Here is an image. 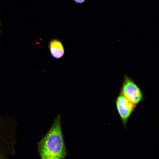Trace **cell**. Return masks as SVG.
I'll use <instances>...</instances> for the list:
<instances>
[{
	"instance_id": "1",
	"label": "cell",
	"mask_w": 159,
	"mask_h": 159,
	"mask_svg": "<svg viewBox=\"0 0 159 159\" xmlns=\"http://www.w3.org/2000/svg\"><path fill=\"white\" fill-rule=\"evenodd\" d=\"M38 146L41 159L53 157L64 159L66 156L60 115L56 118L50 129Z\"/></svg>"
},
{
	"instance_id": "5",
	"label": "cell",
	"mask_w": 159,
	"mask_h": 159,
	"mask_svg": "<svg viewBox=\"0 0 159 159\" xmlns=\"http://www.w3.org/2000/svg\"><path fill=\"white\" fill-rule=\"evenodd\" d=\"M75 3L78 4L84 3L86 0H74Z\"/></svg>"
},
{
	"instance_id": "2",
	"label": "cell",
	"mask_w": 159,
	"mask_h": 159,
	"mask_svg": "<svg viewBox=\"0 0 159 159\" xmlns=\"http://www.w3.org/2000/svg\"><path fill=\"white\" fill-rule=\"evenodd\" d=\"M120 94L136 106L144 99L143 94L140 89L133 80L128 76L125 77Z\"/></svg>"
},
{
	"instance_id": "3",
	"label": "cell",
	"mask_w": 159,
	"mask_h": 159,
	"mask_svg": "<svg viewBox=\"0 0 159 159\" xmlns=\"http://www.w3.org/2000/svg\"><path fill=\"white\" fill-rule=\"evenodd\" d=\"M115 105L123 126L126 128L129 119L137 106L121 94L117 97Z\"/></svg>"
},
{
	"instance_id": "4",
	"label": "cell",
	"mask_w": 159,
	"mask_h": 159,
	"mask_svg": "<svg viewBox=\"0 0 159 159\" xmlns=\"http://www.w3.org/2000/svg\"><path fill=\"white\" fill-rule=\"evenodd\" d=\"M49 49L51 55L55 59H60L65 54V49L60 40L53 39L50 41Z\"/></svg>"
}]
</instances>
